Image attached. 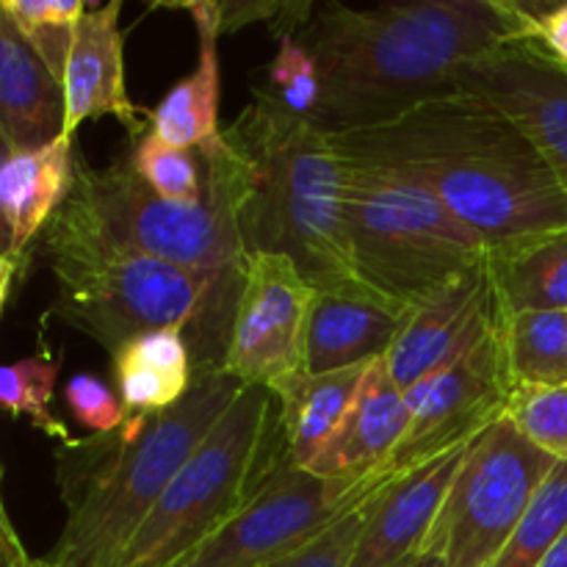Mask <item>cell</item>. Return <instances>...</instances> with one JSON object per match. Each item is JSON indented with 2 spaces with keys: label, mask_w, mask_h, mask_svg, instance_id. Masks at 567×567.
Instances as JSON below:
<instances>
[{
  "label": "cell",
  "mask_w": 567,
  "mask_h": 567,
  "mask_svg": "<svg viewBox=\"0 0 567 567\" xmlns=\"http://www.w3.org/2000/svg\"><path fill=\"white\" fill-rule=\"evenodd\" d=\"M374 496L365 498L358 507L347 509L336 524L327 526L321 535L308 540L305 546L271 559L260 567H349L352 565L354 548H358L360 532H363Z\"/></svg>",
  "instance_id": "obj_32"
},
{
  "label": "cell",
  "mask_w": 567,
  "mask_h": 567,
  "mask_svg": "<svg viewBox=\"0 0 567 567\" xmlns=\"http://www.w3.org/2000/svg\"><path fill=\"white\" fill-rule=\"evenodd\" d=\"M537 567H567V532L559 537L557 546H554L551 551L540 559V565Z\"/></svg>",
  "instance_id": "obj_38"
},
{
  "label": "cell",
  "mask_w": 567,
  "mask_h": 567,
  "mask_svg": "<svg viewBox=\"0 0 567 567\" xmlns=\"http://www.w3.org/2000/svg\"><path fill=\"white\" fill-rule=\"evenodd\" d=\"M0 520H11L9 513H6V507H3V498H0Z\"/></svg>",
  "instance_id": "obj_40"
},
{
  "label": "cell",
  "mask_w": 567,
  "mask_h": 567,
  "mask_svg": "<svg viewBox=\"0 0 567 567\" xmlns=\"http://www.w3.org/2000/svg\"><path fill=\"white\" fill-rule=\"evenodd\" d=\"M504 316L567 310V230L487 252Z\"/></svg>",
  "instance_id": "obj_24"
},
{
  "label": "cell",
  "mask_w": 567,
  "mask_h": 567,
  "mask_svg": "<svg viewBox=\"0 0 567 567\" xmlns=\"http://www.w3.org/2000/svg\"><path fill=\"white\" fill-rule=\"evenodd\" d=\"M452 94L482 100L513 122L567 192V66L535 42H518L465 66Z\"/></svg>",
  "instance_id": "obj_13"
},
{
  "label": "cell",
  "mask_w": 567,
  "mask_h": 567,
  "mask_svg": "<svg viewBox=\"0 0 567 567\" xmlns=\"http://www.w3.org/2000/svg\"><path fill=\"white\" fill-rule=\"evenodd\" d=\"M244 391L216 365L197 369L175 408L131 415L122 430L55 446V485L66 518L37 567H116L188 454Z\"/></svg>",
  "instance_id": "obj_3"
},
{
  "label": "cell",
  "mask_w": 567,
  "mask_h": 567,
  "mask_svg": "<svg viewBox=\"0 0 567 567\" xmlns=\"http://www.w3.org/2000/svg\"><path fill=\"white\" fill-rule=\"evenodd\" d=\"M131 166L161 199L169 203H194L205 194V164L199 150L169 147L147 133L133 150Z\"/></svg>",
  "instance_id": "obj_29"
},
{
  "label": "cell",
  "mask_w": 567,
  "mask_h": 567,
  "mask_svg": "<svg viewBox=\"0 0 567 567\" xmlns=\"http://www.w3.org/2000/svg\"><path fill=\"white\" fill-rule=\"evenodd\" d=\"M567 532V460H557L493 567H537Z\"/></svg>",
  "instance_id": "obj_26"
},
{
  "label": "cell",
  "mask_w": 567,
  "mask_h": 567,
  "mask_svg": "<svg viewBox=\"0 0 567 567\" xmlns=\"http://www.w3.org/2000/svg\"><path fill=\"white\" fill-rule=\"evenodd\" d=\"M554 463L498 419L465 452L424 551L443 567H493Z\"/></svg>",
  "instance_id": "obj_9"
},
{
  "label": "cell",
  "mask_w": 567,
  "mask_h": 567,
  "mask_svg": "<svg viewBox=\"0 0 567 567\" xmlns=\"http://www.w3.org/2000/svg\"><path fill=\"white\" fill-rule=\"evenodd\" d=\"M535 44L546 50L554 61L567 66V3L537 11Z\"/></svg>",
  "instance_id": "obj_34"
},
{
  "label": "cell",
  "mask_w": 567,
  "mask_h": 567,
  "mask_svg": "<svg viewBox=\"0 0 567 567\" xmlns=\"http://www.w3.org/2000/svg\"><path fill=\"white\" fill-rule=\"evenodd\" d=\"M39 255L55 282L53 316L114 354L153 330H230L238 269L192 271L120 247L55 210L39 236Z\"/></svg>",
  "instance_id": "obj_5"
},
{
  "label": "cell",
  "mask_w": 567,
  "mask_h": 567,
  "mask_svg": "<svg viewBox=\"0 0 567 567\" xmlns=\"http://www.w3.org/2000/svg\"><path fill=\"white\" fill-rule=\"evenodd\" d=\"M194 17L199 33V59L192 75L181 78L150 114V133L169 147L203 150L219 138V3L181 6Z\"/></svg>",
  "instance_id": "obj_20"
},
{
  "label": "cell",
  "mask_w": 567,
  "mask_h": 567,
  "mask_svg": "<svg viewBox=\"0 0 567 567\" xmlns=\"http://www.w3.org/2000/svg\"><path fill=\"white\" fill-rule=\"evenodd\" d=\"M408 421L410 408L404 391L391 380L385 360H377L365 371L343 424L305 471L330 482L341 498L354 496V487L374 476L391 457L408 430Z\"/></svg>",
  "instance_id": "obj_16"
},
{
  "label": "cell",
  "mask_w": 567,
  "mask_h": 567,
  "mask_svg": "<svg viewBox=\"0 0 567 567\" xmlns=\"http://www.w3.org/2000/svg\"><path fill=\"white\" fill-rule=\"evenodd\" d=\"M114 382L127 415L169 410L192 391L194 374L188 338L181 330H153L131 338L111 354Z\"/></svg>",
  "instance_id": "obj_23"
},
{
  "label": "cell",
  "mask_w": 567,
  "mask_h": 567,
  "mask_svg": "<svg viewBox=\"0 0 567 567\" xmlns=\"http://www.w3.org/2000/svg\"><path fill=\"white\" fill-rule=\"evenodd\" d=\"M37 559L25 551L11 520H0V567H33Z\"/></svg>",
  "instance_id": "obj_35"
},
{
  "label": "cell",
  "mask_w": 567,
  "mask_h": 567,
  "mask_svg": "<svg viewBox=\"0 0 567 567\" xmlns=\"http://www.w3.org/2000/svg\"><path fill=\"white\" fill-rule=\"evenodd\" d=\"M122 0L86 9L75 28L64 70V133L75 136L89 120L114 116L127 131H142L144 114L127 94L125 39L120 28Z\"/></svg>",
  "instance_id": "obj_17"
},
{
  "label": "cell",
  "mask_w": 567,
  "mask_h": 567,
  "mask_svg": "<svg viewBox=\"0 0 567 567\" xmlns=\"http://www.w3.org/2000/svg\"><path fill=\"white\" fill-rule=\"evenodd\" d=\"M363 502L341 498L330 482L282 460L214 535L169 567H260L313 540Z\"/></svg>",
  "instance_id": "obj_12"
},
{
  "label": "cell",
  "mask_w": 567,
  "mask_h": 567,
  "mask_svg": "<svg viewBox=\"0 0 567 567\" xmlns=\"http://www.w3.org/2000/svg\"><path fill=\"white\" fill-rule=\"evenodd\" d=\"M509 385H567V310H529L502 319Z\"/></svg>",
  "instance_id": "obj_25"
},
{
  "label": "cell",
  "mask_w": 567,
  "mask_h": 567,
  "mask_svg": "<svg viewBox=\"0 0 567 567\" xmlns=\"http://www.w3.org/2000/svg\"><path fill=\"white\" fill-rule=\"evenodd\" d=\"M410 310L374 297L316 291L308 319L305 374L371 365L388 354Z\"/></svg>",
  "instance_id": "obj_18"
},
{
  "label": "cell",
  "mask_w": 567,
  "mask_h": 567,
  "mask_svg": "<svg viewBox=\"0 0 567 567\" xmlns=\"http://www.w3.org/2000/svg\"><path fill=\"white\" fill-rule=\"evenodd\" d=\"M33 567H37V563H33Z\"/></svg>",
  "instance_id": "obj_41"
},
{
  "label": "cell",
  "mask_w": 567,
  "mask_h": 567,
  "mask_svg": "<svg viewBox=\"0 0 567 567\" xmlns=\"http://www.w3.org/2000/svg\"><path fill=\"white\" fill-rule=\"evenodd\" d=\"M316 288L291 258L247 252L219 369L244 388L275 391L305 374Z\"/></svg>",
  "instance_id": "obj_11"
},
{
  "label": "cell",
  "mask_w": 567,
  "mask_h": 567,
  "mask_svg": "<svg viewBox=\"0 0 567 567\" xmlns=\"http://www.w3.org/2000/svg\"><path fill=\"white\" fill-rule=\"evenodd\" d=\"M11 155H14V147H11L9 136L0 131V175H3V169H6V164H9ZM0 255H11V233H9V225H6L3 208H0Z\"/></svg>",
  "instance_id": "obj_36"
},
{
  "label": "cell",
  "mask_w": 567,
  "mask_h": 567,
  "mask_svg": "<svg viewBox=\"0 0 567 567\" xmlns=\"http://www.w3.org/2000/svg\"><path fill=\"white\" fill-rule=\"evenodd\" d=\"M540 6L509 0H410L369 9L310 3L305 48L319 66L313 120L330 133L385 125L452 94L460 72L518 42H535Z\"/></svg>",
  "instance_id": "obj_1"
},
{
  "label": "cell",
  "mask_w": 567,
  "mask_h": 567,
  "mask_svg": "<svg viewBox=\"0 0 567 567\" xmlns=\"http://www.w3.org/2000/svg\"><path fill=\"white\" fill-rule=\"evenodd\" d=\"M341 161L349 258L371 297L413 310L485 264V244L430 188L382 161Z\"/></svg>",
  "instance_id": "obj_7"
},
{
  "label": "cell",
  "mask_w": 567,
  "mask_h": 567,
  "mask_svg": "<svg viewBox=\"0 0 567 567\" xmlns=\"http://www.w3.org/2000/svg\"><path fill=\"white\" fill-rule=\"evenodd\" d=\"M396 567H443V559L432 551H421V554H415L413 559H408V563H402Z\"/></svg>",
  "instance_id": "obj_39"
},
{
  "label": "cell",
  "mask_w": 567,
  "mask_h": 567,
  "mask_svg": "<svg viewBox=\"0 0 567 567\" xmlns=\"http://www.w3.org/2000/svg\"><path fill=\"white\" fill-rule=\"evenodd\" d=\"M286 457L280 410L244 388L175 474L116 567H169L214 535Z\"/></svg>",
  "instance_id": "obj_8"
},
{
  "label": "cell",
  "mask_w": 567,
  "mask_h": 567,
  "mask_svg": "<svg viewBox=\"0 0 567 567\" xmlns=\"http://www.w3.org/2000/svg\"><path fill=\"white\" fill-rule=\"evenodd\" d=\"M59 371L61 358H50V354L42 352L20 360V363L0 365V408L14 415V419L28 415L37 430L55 437L59 443H66L72 441L70 432L50 413Z\"/></svg>",
  "instance_id": "obj_27"
},
{
  "label": "cell",
  "mask_w": 567,
  "mask_h": 567,
  "mask_svg": "<svg viewBox=\"0 0 567 567\" xmlns=\"http://www.w3.org/2000/svg\"><path fill=\"white\" fill-rule=\"evenodd\" d=\"M17 22L22 37L28 39L39 59L48 64L59 81H64L66 59H70L72 39L86 3L81 0H0Z\"/></svg>",
  "instance_id": "obj_28"
},
{
  "label": "cell",
  "mask_w": 567,
  "mask_h": 567,
  "mask_svg": "<svg viewBox=\"0 0 567 567\" xmlns=\"http://www.w3.org/2000/svg\"><path fill=\"white\" fill-rule=\"evenodd\" d=\"M468 446L454 449L410 474H402L374 493V504L349 567H396L424 551L432 524L446 502Z\"/></svg>",
  "instance_id": "obj_15"
},
{
  "label": "cell",
  "mask_w": 567,
  "mask_h": 567,
  "mask_svg": "<svg viewBox=\"0 0 567 567\" xmlns=\"http://www.w3.org/2000/svg\"><path fill=\"white\" fill-rule=\"evenodd\" d=\"M70 133L37 150L14 153L0 175V208L11 233V258L22 260L75 186V150Z\"/></svg>",
  "instance_id": "obj_21"
},
{
  "label": "cell",
  "mask_w": 567,
  "mask_h": 567,
  "mask_svg": "<svg viewBox=\"0 0 567 567\" xmlns=\"http://www.w3.org/2000/svg\"><path fill=\"white\" fill-rule=\"evenodd\" d=\"M504 419L543 454L567 460V385L513 388Z\"/></svg>",
  "instance_id": "obj_30"
},
{
  "label": "cell",
  "mask_w": 567,
  "mask_h": 567,
  "mask_svg": "<svg viewBox=\"0 0 567 567\" xmlns=\"http://www.w3.org/2000/svg\"><path fill=\"white\" fill-rule=\"evenodd\" d=\"M277 53L269 64V86L264 89L282 111L313 120L321 100L319 66L297 31H277Z\"/></svg>",
  "instance_id": "obj_31"
},
{
  "label": "cell",
  "mask_w": 567,
  "mask_h": 567,
  "mask_svg": "<svg viewBox=\"0 0 567 567\" xmlns=\"http://www.w3.org/2000/svg\"><path fill=\"white\" fill-rule=\"evenodd\" d=\"M64 404L72 419L92 435H109L127 424V410L116 388L100 380L92 371H81L64 388Z\"/></svg>",
  "instance_id": "obj_33"
},
{
  "label": "cell",
  "mask_w": 567,
  "mask_h": 567,
  "mask_svg": "<svg viewBox=\"0 0 567 567\" xmlns=\"http://www.w3.org/2000/svg\"><path fill=\"white\" fill-rule=\"evenodd\" d=\"M225 136L249 166L241 210L247 252L286 255L316 291L371 297L349 258L343 161L332 133L288 114L255 89L252 103Z\"/></svg>",
  "instance_id": "obj_4"
},
{
  "label": "cell",
  "mask_w": 567,
  "mask_h": 567,
  "mask_svg": "<svg viewBox=\"0 0 567 567\" xmlns=\"http://www.w3.org/2000/svg\"><path fill=\"white\" fill-rule=\"evenodd\" d=\"M64 86L0 3V131L14 153L37 150L64 133Z\"/></svg>",
  "instance_id": "obj_19"
},
{
  "label": "cell",
  "mask_w": 567,
  "mask_h": 567,
  "mask_svg": "<svg viewBox=\"0 0 567 567\" xmlns=\"http://www.w3.org/2000/svg\"><path fill=\"white\" fill-rule=\"evenodd\" d=\"M336 147L382 161L430 188L487 252L567 230V192L496 109L446 94L385 125L332 133Z\"/></svg>",
  "instance_id": "obj_2"
},
{
  "label": "cell",
  "mask_w": 567,
  "mask_h": 567,
  "mask_svg": "<svg viewBox=\"0 0 567 567\" xmlns=\"http://www.w3.org/2000/svg\"><path fill=\"white\" fill-rule=\"evenodd\" d=\"M371 365H358L330 374H299L271 391L280 410L286 457L293 465L308 468L316 454L336 435Z\"/></svg>",
  "instance_id": "obj_22"
},
{
  "label": "cell",
  "mask_w": 567,
  "mask_h": 567,
  "mask_svg": "<svg viewBox=\"0 0 567 567\" xmlns=\"http://www.w3.org/2000/svg\"><path fill=\"white\" fill-rule=\"evenodd\" d=\"M22 260L11 258V255H0V316H3L6 299L11 293V282H14V275L20 271Z\"/></svg>",
  "instance_id": "obj_37"
},
{
  "label": "cell",
  "mask_w": 567,
  "mask_h": 567,
  "mask_svg": "<svg viewBox=\"0 0 567 567\" xmlns=\"http://www.w3.org/2000/svg\"><path fill=\"white\" fill-rule=\"evenodd\" d=\"M504 319V316H502ZM513 393L504 360L502 321L446 365L404 393L408 430L374 476L354 487V496H374L388 482L421 468L460 446H468L498 419Z\"/></svg>",
  "instance_id": "obj_10"
},
{
  "label": "cell",
  "mask_w": 567,
  "mask_h": 567,
  "mask_svg": "<svg viewBox=\"0 0 567 567\" xmlns=\"http://www.w3.org/2000/svg\"><path fill=\"white\" fill-rule=\"evenodd\" d=\"M502 316L485 258V264L443 286L435 297L404 316L396 341L382 358L388 374L408 393L449 360L457 358L476 338L485 336L502 321Z\"/></svg>",
  "instance_id": "obj_14"
},
{
  "label": "cell",
  "mask_w": 567,
  "mask_h": 567,
  "mask_svg": "<svg viewBox=\"0 0 567 567\" xmlns=\"http://www.w3.org/2000/svg\"><path fill=\"white\" fill-rule=\"evenodd\" d=\"M205 194L194 203L161 199L133 172L131 158L109 166L75 164V186L61 214L81 221L120 247L192 271L238 269L247 255L241 210L249 166L241 150L219 133L203 150Z\"/></svg>",
  "instance_id": "obj_6"
}]
</instances>
